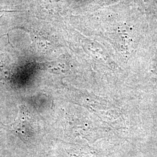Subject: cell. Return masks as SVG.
Returning a JSON list of instances; mask_svg holds the SVG:
<instances>
[{
	"mask_svg": "<svg viewBox=\"0 0 157 157\" xmlns=\"http://www.w3.org/2000/svg\"><path fill=\"white\" fill-rule=\"evenodd\" d=\"M15 12L14 11H0V12Z\"/></svg>",
	"mask_w": 157,
	"mask_h": 157,
	"instance_id": "obj_1",
	"label": "cell"
}]
</instances>
